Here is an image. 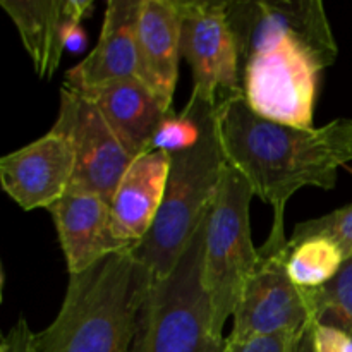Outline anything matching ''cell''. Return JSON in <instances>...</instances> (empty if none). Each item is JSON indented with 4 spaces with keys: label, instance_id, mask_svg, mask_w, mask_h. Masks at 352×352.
Returning a JSON list of instances; mask_svg holds the SVG:
<instances>
[{
    "label": "cell",
    "instance_id": "1",
    "mask_svg": "<svg viewBox=\"0 0 352 352\" xmlns=\"http://www.w3.org/2000/svg\"><path fill=\"white\" fill-rule=\"evenodd\" d=\"M217 126L227 164L274 210L270 236L260 251L287 250L285 205L302 188H336L339 168L352 162V119L311 129L284 126L256 116L239 91L219 102Z\"/></svg>",
    "mask_w": 352,
    "mask_h": 352
},
{
    "label": "cell",
    "instance_id": "2",
    "mask_svg": "<svg viewBox=\"0 0 352 352\" xmlns=\"http://www.w3.org/2000/svg\"><path fill=\"white\" fill-rule=\"evenodd\" d=\"M153 277L134 251L69 275L54 322L34 333L36 352H131Z\"/></svg>",
    "mask_w": 352,
    "mask_h": 352
},
{
    "label": "cell",
    "instance_id": "3",
    "mask_svg": "<svg viewBox=\"0 0 352 352\" xmlns=\"http://www.w3.org/2000/svg\"><path fill=\"white\" fill-rule=\"evenodd\" d=\"M227 160L217 126V105L203 102L201 138L195 146L170 155V172L157 220L136 256L153 280L168 277L208 215Z\"/></svg>",
    "mask_w": 352,
    "mask_h": 352
},
{
    "label": "cell",
    "instance_id": "4",
    "mask_svg": "<svg viewBox=\"0 0 352 352\" xmlns=\"http://www.w3.org/2000/svg\"><path fill=\"white\" fill-rule=\"evenodd\" d=\"M208 217L210 212L172 274L151 282L131 352H223L226 339L213 332L210 299L203 285Z\"/></svg>",
    "mask_w": 352,
    "mask_h": 352
},
{
    "label": "cell",
    "instance_id": "5",
    "mask_svg": "<svg viewBox=\"0 0 352 352\" xmlns=\"http://www.w3.org/2000/svg\"><path fill=\"white\" fill-rule=\"evenodd\" d=\"M253 196L246 177L227 164L210 210L203 253V285L210 299L212 329L219 337H223V327L260 263V250L251 237Z\"/></svg>",
    "mask_w": 352,
    "mask_h": 352
},
{
    "label": "cell",
    "instance_id": "6",
    "mask_svg": "<svg viewBox=\"0 0 352 352\" xmlns=\"http://www.w3.org/2000/svg\"><path fill=\"white\" fill-rule=\"evenodd\" d=\"M226 10L239 47L241 65L280 38L294 43L318 71L336 64L339 47L320 0H226Z\"/></svg>",
    "mask_w": 352,
    "mask_h": 352
},
{
    "label": "cell",
    "instance_id": "7",
    "mask_svg": "<svg viewBox=\"0 0 352 352\" xmlns=\"http://www.w3.org/2000/svg\"><path fill=\"white\" fill-rule=\"evenodd\" d=\"M318 72L294 43L280 38L241 65V93L256 116L311 129Z\"/></svg>",
    "mask_w": 352,
    "mask_h": 352
},
{
    "label": "cell",
    "instance_id": "8",
    "mask_svg": "<svg viewBox=\"0 0 352 352\" xmlns=\"http://www.w3.org/2000/svg\"><path fill=\"white\" fill-rule=\"evenodd\" d=\"M52 131L67 138L74 150L76 170L69 192H89L112 203L134 157L93 100L78 89L62 86L58 116Z\"/></svg>",
    "mask_w": 352,
    "mask_h": 352
},
{
    "label": "cell",
    "instance_id": "9",
    "mask_svg": "<svg viewBox=\"0 0 352 352\" xmlns=\"http://www.w3.org/2000/svg\"><path fill=\"white\" fill-rule=\"evenodd\" d=\"M181 54L192 71L191 96L219 105L241 91V55L226 0H179Z\"/></svg>",
    "mask_w": 352,
    "mask_h": 352
},
{
    "label": "cell",
    "instance_id": "10",
    "mask_svg": "<svg viewBox=\"0 0 352 352\" xmlns=\"http://www.w3.org/2000/svg\"><path fill=\"white\" fill-rule=\"evenodd\" d=\"M287 256L289 248L275 253L260 251V263L244 285L227 340L243 342L258 336L296 333L316 322L313 289L298 287L291 280Z\"/></svg>",
    "mask_w": 352,
    "mask_h": 352
},
{
    "label": "cell",
    "instance_id": "11",
    "mask_svg": "<svg viewBox=\"0 0 352 352\" xmlns=\"http://www.w3.org/2000/svg\"><path fill=\"white\" fill-rule=\"evenodd\" d=\"M76 157L71 141L48 131L33 143L0 158V182L24 212L45 208L64 198L74 179Z\"/></svg>",
    "mask_w": 352,
    "mask_h": 352
},
{
    "label": "cell",
    "instance_id": "12",
    "mask_svg": "<svg viewBox=\"0 0 352 352\" xmlns=\"http://www.w3.org/2000/svg\"><path fill=\"white\" fill-rule=\"evenodd\" d=\"M69 275L82 274L107 256L136 251L116 236L110 203L89 192H67L48 208Z\"/></svg>",
    "mask_w": 352,
    "mask_h": 352
},
{
    "label": "cell",
    "instance_id": "13",
    "mask_svg": "<svg viewBox=\"0 0 352 352\" xmlns=\"http://www.w3.org/2000/svg\"><path fill=\"white\" fill-rule=\"evenodd\" d=\"M19 31L40 79H50L60 65L71 34L93 12L91 0H0Z\"/></svg>",
    "mask_w": 352,
    "mask_h": 352
},
{
    "label": "cell",
    "instance_id": "14",
    "mask_svg": "<svg viewBox=\"0 0 352 352\" xmlns=\"http://www.w3.org/2000/svg\"><path fill=\"white\" fill-rule=\"evenodd\" d=\"M143 0H110L98 43L67 71L64 86L78 91L138 74V24ZM138 78V76H136Z\"/></svg>",
    "mask_w": 352,
    "mask_h": 352
},
{
    "label": "cell",
    "instance_id": "15",
    "mask_svg": "<svg viewBox=\"0 0 352 352\" xmlns=\"http://www.w3.org/2000/svg\"><path fill=\"white\" fill-rule=\"evenodd\" d=\"M182 16L179 0H143L138 24V78L172 109L179 79Z\"/></svg>",
    "mask_w": 352,
    "mask_h": 352
},
{
    "label": "cell",
    "instance_id": "16",
    "mask_svg": "<svg viewBox=\"0 0 352 352\" xmlns=\"http://www.w3.org/2000/svg\"><path fill=\"white\" fill-rule=\"evenodd\" d=\"M170 172V155L150 150L134 158L116 189L110 208L116 236L138 248L162 208Z\"/></svg>",
    "mask_w": 352,
    "mask_h": 352
},
{
    "label": "cell",
    "instance_id": "17",
    "mask_svg": "<svg viewBox=\"0 0 352 352\" xmlns=\"http://www.w3.org/2000/svg\"><path fill=\"white\" fill-rule=\"evenodd\" d=\"M81 93L93 100L134 158L151 150L158 127L168 113L174 112L136 76Z\"/></svg>",
    "mask_w": 352,
    "mask_h": 352
},
{
    "label": "cell",
    "instance_id": "18",
    "mask_svg": "<svg viewBox=\"0 0 352 352\" xmlns=\"http://www.w3.org/2000/svg\"><path fill=\"white\" fill-rule=\"evenodd\" d=\"M346 258L336 243L315 237L289 250L287 274L298 287L316 289L339 274Z\"/></svg>",
    "mask_w": 352,
    "mask_h": 352
},
{
    "label": "cell",
    "instance_id": "19",
    "mask_svg": "<svg viewBox=\"0 0 352 352\" xmlns=\"http://www.w3.org/2000/svg\"><path fill=\"white\" fill-rule=\"evenodd\" d=\"M313 294L316 322L342 330L352 337V256L344 261L332 280L313 289Z\"/></svg>",
    "mask_w": 352,
    "mask_h": 352
},
{
    "label": "cell",
    "instance_id": "20",
    "mask_svg": "<svg viewBox=\"0 0 352 352\" xmlns=\"http://www.w3.org/2000/svg\"><path fill=\"white\" fill-rule=\"evenodd\" d=\"M203 100L191 96L181 113H168L153 138L151 150L179 153L195 146L201 138Z\"/></svg>",
    "mask_w": 352,
    "mask_h": 352
},
{
    "label": "cell",
    "instance_id": "21",
    "mask_svg": "<svg viewBox=\"0 0 352 352\" xmlns=\"http://www.w3.org/2000/svg\"><path fill=\"white\" fill-rule=\"evenodd\" d=\"M315 237H325L336 243L344 253V258L352 256V203L342 206L339 210L318 217V219L306 220L298 223L292 230V236L289 237L287 248L298 246L308 239Z\"/></svg>",
    "mask_w": 352,
    "mask_h": 352
},
{
    "label": "cell",
    "instance_id": "22",
    "mask_svg": "<svg viewBox=\"0 0 352 352\" xmlns=\"http://www.w3.org/2000/svg\"><path fill=\"white\" fill-rule=\"evenodd\" d=\"M301 332V330H299ZM299 332H278L270 336H258L243 342H230L226 339L223 352H294Z\"/></svg>",
    "mask_w": 352,
    "mask_h": 352
},
{
    "label": "cell",
    "instance_id": "23",
    "mask_svg": "<svg viewBox=\"0 0 352 352\" xmlns=\"http://www.w3.org/2000/svg\"><path fill=\"white\" fill-rule=\"evenodd\" d=\"M313 339L316 352H352V337L349 333L330 325L313 323Z\"/></svg>",
    "mask_w": 352,
    "mask_h": 352
},
{
    "label": "cell",
    "instance_id": "24",
    "mask_svg": "<svg viewBox=\"0 0 352 352\" xmlns=\"http://www.w3.org/2000/svg\"><path fill=\"white\" fill-rule=\"evenodd\" d=\"M0 352H36L34 349V332L24 318L17 320L16 325L2 337Z\"/></svg>",
    "mask_w": 352,
    "mask_h": 352
},
{
    "label": "cell",
    "instance_id": "25",
    "mask_svg": "<svg viewBox=\"0 0 352 352\" xmlns=\"http://www.w3.org/2000/svg\"><path fill=\"white\" fill-rule=\"evenodd\" d=\"M313 323H308L301 332L298 333L296 339L294 352H316L315 351V339H313Z\"/></svg>",
    "mask_w": 352,
    "mask_h": 352
}]
</instances>
